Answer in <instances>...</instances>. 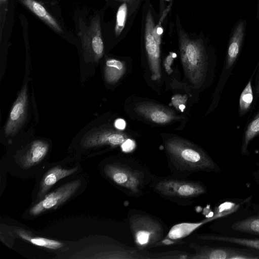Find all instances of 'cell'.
<instances>
[{
  "label": "cell",
  "mask_w": 259,
  "mask_h": 259,
  "mask_svg": "<svg viewBox=\"0 0 259 259\" xmlns=\"http://www.w3.org/2000/svg\"><path fill=\"white\" fill-rule=\"evenodd\" d=\"M120 1H123L124 2H126V3H129V4H131L133 1V0H120Z\"/></svg>",
  "instance_id": "obj_32"
},
{
  "label": "cell",
  "mask_w": 259,
  "mask_h": 259,
  "mask_svg": "<svg viewBox=\"0 0 259 259\" xmlns=\"http://www.w3.org/2000/svg\"><path fill=\"white\" fill-rule=\"evenodd\" d=\"M155 24L152 12L149 9L147 12L145 26V46L150 69L151 79L158 80L161 77L160 66V45L157 42L154 35Z\"/></svg>",
  "instance_id": "obj_8"
},
{
  "label": "cell",
  "mask_w": 259,
  "mask_h": 259,
  "mask_svg": "<svg viewBox=\"0 0 259 259\" xmlns=\"http://www.w3.org/2000/svg\"><path fill=\"white\" fill-rule=\"evenodd\" d=\"M135 142L130 139H127L121 145L122 150L124 152H128L132 151L135 147Z\"/></svg>",
  "instance_id": "obj_27"
},
{
  "label": "cell",
  "mask_w": 259,
  "mask_h": 259,
  "mask_svg": "<svg viewBox=\"0 0 259 259\" xmlns=\"http://www.w3.org/2000/svg\"><path fill=\"white\" fill-rule=\"evenodd\" d=\"M150 188L162 198L182 206L194 204L207 192V189L202 182L175 175L155 176Z\"/></svg>",
  "instance_id": "obj_3"
},
{
  "label": "cell",
  "mask_w": 259,
  "mask_h": 259,
  "mask_svg": "<svg viewBox=\"0 0 259 259\" xmlns=\"http://www.w3.org/2000/svg\"><path fill=\"white\" fill-rule=\"evenodd\" d=\"M231 228L235 231L259 235V215L236 222Z\"/></svg>",
  "instance_id": "obj_20"
},
{
  "label": "cell",
  "mask_w": 259,
  "mask_h": 259,
  "mask_svg": "<svg viewBox=\"0 0 259 259\" xmlns=\"http://www.w3.org/2000/svg\"><path fill=\"white\" fill-rule=\"evenodd\" d=\"M124 72L125 66L122 62L114 59L106 61L104 75L108 82L116 83L123 76Z\"/></svg>",
  "instance_id": "obj_19"
},
{
  "label": "cell",
  "mask_w": 259,
  "mask_h": 259,
  "mask_svg": "<svg viewBox=\"0 0 259 259\" xmlns=\"http://www.w3.org/2000/svg\"><path fill=\"white\" fill-rule=\"evenodd\" d=\"M202 225H203L202 222L197 223H181L176 225L170 229L165 238L173 240L182 239Z\"/></svg>",
  "instance_id": "obj_21"
},
{
  "label": "cell",
  "mask_w": 259,
  "mask_h": 259,
  "mask_svg": "<svg viewBox=\"0 0 259 259\" xmlns=\"http://www.w3.org/2000/svg\"><path fill=\"white\" fill-rule=\"evenodd\" d=\"M255 180L259 184V168L253 174Z\"/></svg>",
  "instance_id": "obj_30"
},
{
  "label": "cell",
  "mask_w": 259,
  "mask_h": 259,
  "mask_svg": "<svg viewBox=\"0 0 259 259\" xmlns=\"http://www.w3.org/2000/svg\"><path fill=\"white\" fill-rule=\"evenodd\" d=\"M190 253L184 251H172L165 252L151 253V258H179L189 259Z\"/></svg>",
  "instance_id": "obj_25"
},
{
  "label": "cell",
  "mask_w": 259,
  "mask_h": 259,
  "mask_svg": "<svg viewBox=\"0 0 259 259\" xmlns=\"http://www.w3.org/2000/svg\"><path fill=\"white\" fill-rule=\"evenodd\" d=\"M49 150V144L44 141L33 142L20 159L19 165L24 169L38 165L47 156Z\"/></svg>",
  "instance_id": "obj_14"
},
{
  "label": "cell",
  "mask_w": 259,
  "mask_h": 259,
  "mask_svg": "<svg viewBox=\"0 0 259 259\" xmlns=\"http://www.w3.org/2000/svg\"><path fill=\"white\" fill-rule=\"evenodd\" d=\"M244 23L241 21L234 30L227 52L226 69L232 67L238 57L244 37Z\"/></svg>",
  "instance_id": "obj_15"
},
{
  "label": "cell",
  "mask_w": 259,
  "mask_h": 259,
  "mask_svg": "<svg viewBox=\"0 0 259 259\" xmlns=\"http://www.w3.org/2000/svg\"><path fill=\"white\" fill-rule=\"evenodd\" d=\"M79 166L68 167L64 164H57L48 168L42 175L37 189L35 202L41 198L60 180L73 175L79 171Z\"/></svg>",
  "instance_id": "obj_9"
},
{
  "label": "cell",
  "mask_w": 259,
  "mask_h": 259,
  "mask_svg": "<svg viewBox=\"0 0 259 259\" xmlns=\"http://www.w3.org/2000/svg\"><path fill=\"white\" fill-rule=\"evenodd\" d=\"M127 3L124 2L120 7L116 14L115 32L117 36L119 35L123 29L127 18Z\"/></svg>",
  "instance_id": "obj_24"
},
{
  "label": "cell",
  "mask_w": 259,
  "mask_h": 259,
  "mask_svg": "<svg viewBox=\"0 0 259 259\" xmlns=\"http://www.w3.org/2000/svg\"><path fill=\"white\" fill-rule=\"evenodd\" d=\"M166 0H160V14L161 15L164 10L165 1Z\"/></svg>",
  "instance_id": "obj_29"
},
{
  "label": "cell",
  "mask_w": 259,
  "mask_h": 259,
  "mask_svg": "<svg viewBox=\"0 0 259 259\" xmlns=\"http://www.w3.org/2000/svg\"><path fill=\"white\" fill-rule=\"evenodd\" d=\"M200 240L235 244L259 251V239H249L221 235L203 234L197 236Z\"/></svg>",
  "instance_id": "obj_17"
},
{
  "label": "cell",
  "mask_w": 259,
  "mask_h": 259,
  "mask_svg": "<svg viewBox=\"0 0 259 259\" xmlns=\"http://www.w3.org/2000/svg\"><path fill=\"white\" fill-rule=\"evenodd\" d=\"M189 259H259V252L235 248L216 247L192 243Z\"/></svg>",
  "instance_id": "obj_7"
},
{
  "label": "cell",
  "mask_w": 259,
  "mask_h": 259,
  "mask_svg": "<svg viewBox=\"0 0 259 259\" xmlns=\"http://www.w3.org/2000/svg\"><path fill=\"white\" fill-rule=\"evenodd\" d=\"M6 1V0H1V3L2 4L3 3H4Z\"/></svg>",
  "instance_id": "obj_33"
},
{
  "label": "cell",
  "mask_w": 259,
  "mask_h": 259,
  "mask_svg": "<svg viewBox=\"0 0 259 259\" xmlns=\"http://www.w3.org/2000/svg\"><path fill=\"white\" fill-rule=\"evenodd\" d=\"M181 60L185 74L194 85L200 84L207 70V58L201 40L191 38L181 29L179 31Z\"/></svg>",
  "instance_id": "obj_5"
},
{
  "label": "cell",
  "mask_w": 259,
  "mask_h": 259,
  "mask_svg": "<svg viewBox=\"0 0 259 259\" xmlns=\"http://www.w3.org/2000/svg\"><path fill=\"white\" fill-rule=\"evenodd\" d=\"M259 134V112L247 126L241 146L243 155H248L247 147L250 142Z\"/></svg>",
  "instance_id": "obj_22"
},
{
  "label": "cell",
  "mask_w": 259,
  "mask_h": 259,
  "mask_svg": "<svg viewBox=\"0 0 259 259\" xmlns=\"http://www.w3.org/2000/svg\"><path fill=\"white\" fill-rule=\"evenodd\" d=\"M256 92L257 94H259V81H258L257 86H256Z\"/></svg>",
  "instance_id": "obj_31"
},
{
  "label": "cell",
  "mask_w": 259,
  "mask_h": 259,
  "mask_svg": "<svg viewBox=\"0 0 259 259\" xmlns=\"http://www.w3.org/2000/svg\"><path fill=\"white\" fill-rule=\"evenodd\" d=\"M176 56V54L174 53L170 52L165 59L163 65L166 72L168 74H170L172 72L171 66L172 64L173 60Z\"/></svg>",
  "instance_id": "obj_26"
},
{
  "label": "cell",
  "mask_w": 259,
  "mask_h": 259,
  "mask_svg": "<svg viewBox=\"0 0 259 259\" xmlns=\"http://www.w3.org/2000/svg\"><path fill=\"white\" fill-rule=\"evenodd\" d=\"M82 44L85 52L96 61L102 57L104 44L99 17L92 20L90 26L83 34Z\"/></svg>",
  "instance_id": "obj_10"
},
{
  "label": "cell",
  "mask_w": 259,
  "mask_h": 259,
  "mask_svg": "<svg viewBox=\"0 0 259 259\" xmlns=\"http://www.w3.org/2000/svg\"><path fill=\"white\" fill-rule=\"evenodd\" d=\"M83 182V180L80 178L72 180L48 192L30 207L26 215L28 218H34L56 209L77 194Z\"/></svg>",
  "instance_id": "obj_6"
},
{
  "label": "cell",
  "mask_w": 259,
  "mask_h": 259,
  "mask_svg": "<svg viewBox=\"0 0 259 259\" xmlns=\"http://www.w3.org/2000/svg\"><path fill=\"white\" fill-rule=\"evenodd\" d=\"M27 88L25 86L15 102L5 127L6 135H13L21 126L25 118L27 109Z\"/></svg>",
  "instance_id": "obj_12"
},
{
  "label": "cell",
  "mask_w": 259,
  "mask_h": 259,
  "mask_svg": "<svg viewBox=\"0 0 259 259\" xmlns=\"http://www.w3.org/2000/svg\"><path fill=\"white\" fill-rule=\"evenodd\" d=\"M115 127L119 130H123L125 128V121L121 118L117 119L114 122Z\"/></svg>",
  "instance_id": "obj_28"
},
{
  "label": "cell",
  "mask_w": 259,
  "mask_h": 259,
  "mask_svg": "<svg viewBox=\"0 0 259 259\" xmlns=\"http://www.w3.org/2000/svg\"><path fill=\"white\" fill-rule=\"evenodd\" d=\"M253 100V92L251 81L250 80L242 91L239 100V112L245 113L249 108Z\"/></svg>",
  "instance_id": "obj_23"
},
{
  "label": "cell",
  "mask_w": 259,
  "mask_h": 259,
  "mask_svg": "<svg viewBox=\"0 0 259 259\" xmlns=\"http://www.w3.org/2000/svg\"><path fill=\"white\" fill-rule=\"evenodd\" d=\"M168 166L173 175L188 178L199 172H218L220 169L200 147L187 140L172 137L164 141Z\"/></svg>",
  "instance_id": "obj_2"
},
{
  "label": "cell",
  "mask_w": 259,
  "mask_h": 259,
  "mask_svg": "<svg viewBox=\"0 0 259 259\" xmlns=\"http://www.w3.org/2000/svg\"><path fill=\"white\" fill-rule=\"evenodd\" d=\"M26 7L58 33L63 31L57 21L40 3L35 0H19Z\"/></svg>",
  "instance_id": "obj_16"
},
{
  "label": "cell",
  "mask_w": 259,
  "mask_h": 259,
  "mask_svg": "<svg viewBox=\"0 0 259 259\" xmlns=\"http://www.w3.org/2000/svg\"><path fill=\"white\" fill-rule=\"evenodd\" d=\"M128 224L136 247L143 251L157 246L165 238L164 224L157 217L140 210H131Z\"/></svg>",
  "instance_id": "obj_4"
},
{
  "label": "cell",
  "mask_w": 259,
  "mask_h": 259,
  "mask_svg": "<svg viewBox=\"0 0 259 259\" xmlns=\"http://www.w3.org/2000/svg\"><path fill=\"white\" fill-rule=\"evenodd\" d=\"M102 173L114 186L128 196L145 194L155 176L148 167L131 158H118L102 164Z\"/></svg>",
  "instance_id": "obj_1"
},
{
  "label": "cell",
  "mask_w": 259,
  "mask_h": 259,
  "mask_svg": "<svg viewBox=\"0 0 259 259\" xmlns=\"http://www.w3.org/2000/svg\"><path fill=\"white\" fill-rule=\"evenodd\" d=\"M127 139L125 134L113 130H103L91 134L82 142L84 148H92L102 146H109L116 147L121 144Z\"/></svg>",
  "instance_id": "obj_11"
},
{
  "label": "cell",
  "mask_w": 259,
  "mask_h": 259,
  "mask_svg": "<svg viewBox=\"0 0 259 259\" xmlns=\"http://www.w3.org/2000/svg\"><path fill=\"white\" fill-rule=\"evenodd\" d=\"M136 110L139 114L156 123L165 124L177 118L172 111L148 102L138 104Z\"/></svg>",
  "instance_id": "obj_13"
},
{
  "label": "cell",
  "mask_w": 259,
  "mask_h": 259,
  "mask_svg": "<svg viewBox=\"0 0 259 259\" xmlns=\"http://www.w3.org/2000/svg\"><path fill=\"white\" fill-rule=\"evenodd\" d=\"M15 232L21 239L32 244L51 250H58L63 247L64 244L59 241L42 237L34 236L22 229H16Z\"/></svg>",
  "instance_id": "obj_18"
}]
</instances>
